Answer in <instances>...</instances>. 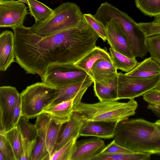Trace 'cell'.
<instances>
[{
  "mask_svg": "<svg viewBox=\"0 0 160 160\" xmlns=\"http://www.w3.org/2000/svg\"><path fill=\"white\" fill-rule=\"evenodd\" d=\"M12 28L16 62L26 73L39 76L55 65L75 64L96 47L99 37L86 21L44 37L23 25Z\"/></svg>",
  "mask_w": 160,
  "mask_h": 160,
  "instance_id": "1",
  "label": "cell"
},
{
  "mask_svg": "<svg viewBox=\"0 0 160 160\" xmlns=\"http://www.w3.org/2000/svg\"><path fill=\"white\" fill-rule=\"evenodd\" d=\"M113 139L132 152L160 155V132L154 123L140 118L118 123Z\"/></svg>",
  "mask_w": 160,
  "mask_h": 160,
  "instance_id": "2",
  "label": "cell"
},
{
  "mask_svg": "<svg viewBox=\"0 0 160 160\" xmlns=\"http://www.w3.org/2000/svg\"><path fill=\"white\" fill-rule=\"evenodd\" d=\"M138 107L137 102L133 99L126 102L99 101L94 103H87L81 102L73 105L72 111L82 116L85 120L118 123L134 115Z\"/></svg>",
  "mask_w": 160,
  "mask_h": 160,
  "instance_id": "3",
  "label": "cell"
},
{
  "mask_svg": "<svg viewBox=\"0 0 160 160\" xmlns=\"http://www.w3.org/2000/svg\"><path fill=\"white\" fill-rule=\"evenodd\" d=\"M98 17L102 22L111 18L118 22L135 58H143L146 55L148 52L146 46L147 37L139 23L126 13L106 2L100 8Z\"/></svg>",
  "mask_w": 160,
  "mask_h": 160,
  "instance_id": "4",
  "label": "cell"
},
{
  "mask_svg": "<svg viewBox=\"0 0 160 160\" xmlns=\"http://www.w3.org/2000/svg\"><path fill=\"white\" fill-rule=\"evenodd\" d=\"M85 21L79 6L68 2L53 9L52 13L45 20L35 22L30 28L36 34L44 37L76 27Z\"/></svg>",
  "mask_w": 160,
  "mask_h": 160,
  "instance_id": "5",
  "label": "cell"
},
{
  "mask_svg": "<svg viewBox=\"0 0 160 160\" xmlns=\"http://www.w3.org/2000/svg\"><path fill=\"white\" fill-rule=\"evenodd\" d=\"M56 93V88L42 82L27 86L20 93L22 116L29 119L43 113Z\"/></svg>",
  "mask_w": 160,
  "mask_h": 160,
  "instance_id": "6",
  "label": "cell"
},
{
  "mask_svg": "<svg viewBox=\"0 0 160 160\" xmlns=\"http://www.w3.org/2000/svg\"><path fill=\"white\" fill-rule=\"evenodd\" d=\"M89 76L74 64H62L49 67L40 76L42 82L58 88L84 80Z\"/></svg>",
  "mask_w": 160,
  "mask_h": 160,
  "instance_id": "7",
  "label": "cell"
},
{
  "mask_svg": "<svg viewBox=\"0 0 160 160\" xmlns=\"http://www.w3.org/2000/svg\"><path fill=\"white\" fill-rule=\"evenodd\" d=\"M118 100L133 99L153 89L160 82V74L148 78H138L118 73Z\"/></svg>",
  "mask_w": 160,
  "mask_h": 160,
  "instance_id": "8",
  "label": "cell"
},
{
  "mask_svg": "<svg viewBox=\"0 0 160 160\" xmlns=\"http://www.w3.org/2000/svg\"><path fill=\"white\" fill-rule=\"evenodd\" d=\"M28 14L22 2L14 0H0V27L12 28L22 26Z\"/></svg>",
  "mask_w": 160,
  "mask_h": 160,
  "instance_id": "9",
  "label": "cell"
},
{
  "mask_svg": "<svg viewBox=\"0 0 160 160\" xmlns=\"http://www.w3.org/2000/svg\"><path fill=\"white\" fill-rule=\"evenodd\" d=\"M106 29L108 43L116 51L134 58L128 39L118 22L111 18L103 23Z\"/></svg>",
  "mask_w": 160,
  "mask_h": 160,
  "instance_id": "10",
  "label": "cell"
},
{
  "mask_svg": "<svg viewBox=\"0 0 160 160\" xmlns=\"http://www.w3.org/2000/svg\"><path fill=\"white\" fill-rule=\"evenodd\" d=\"M20 97V93L15 87H0V122L6 132L11 129L13 111Z\"/></svg>",
  "mask_w": 160,
  "mask_h": 160,
  "instance_id": "11",
  "label": "cell"
},
{
  "mask_svg": "<svg viewBox=\"0 0 160 160\" xmlns=\"http://www.w3.org/2000/svg\"><path fill=\"white\" fill-rule=\"evenodd\" d=\"M93 82L92 79L89 76L84 80L57 88L55 97L48 108L73 99V105L81 102L83 95Z\"/></svg>",
  "mask_w": 160,
  "mask_h": 160,
  "instance_id": "12",
  "label": "cell"
},
{
  "mask_svg": "<svg viewBox=\"0 0 160 160\" xmlns=\"http://www.w3.org/2000/svg\"><path fill=\"white\" fill-rule=\"evenodd\" d=\"M105 147L104 141L97 137L77 140L71 160H93Z\"/></svg>",
  "mask_w": 160,
  "mask_h": 160,
  "instance_id": "13",
  "label": "cell"
},
{
  "mask_svg": "<svg viewBox=\"0 0 160 160\" xmlns=\"http://www.w3.org/2000/svg\"><path fill=\"white\" fill-rule=\"evenodd\" d=\"M86 121L82 116L73 112L70 119L62 125L52 154L71 139L79 138L80 136L81 129Z\"/></svg>",
  "mask_w": 160,
  "mask_h": 160,
  "instance_id": "14",
  "label": "cell"
},
{
  "mask_svg": "<svg viewBox=\"0 0 160 160\" xmlns=\"http://www.w3.org/2000/svg\"><path fill=\"white\" fill-rule=\"evenodd\" d=\"M118 123L113 122L86 120L81 129L80 135L105 139L112 138L115 135Z\"/></svg>",
  "mask_w": 160,
  "mask_h": 160,
  "instance_id": "15",
  "label": "cell"
},
{
  "mask_svg": "<svg viewBox=\"0 0 160 160\" xmlns=\"http://www.w3.org/2000/svg\"><path fill=\"white\" fill-rule=\"evenodd\" d=\"M15 58L14 33L5 30L0 35V70L5 71L14 61Z\"/></svg>",
  "mask_w": 160,
  "mask_h": 160,
  "instance_id": "16",
  "label": "cell"
},
{
  "mask_svg": "<svg viewBox=\"0 0 160 160\" xmlns=\"http://www.w3.org/2000/svg\"><path fill=\"white\" fill-rule=\"evenodd\" d=\"M95 95L99 101H118V75L105 81L93 82Z\"/></svg>",
  "mask_w": 160,
  "mask_h": 160,
  "instance_id": "17",
  "label": "cell"
},
{
  "mask_svg": "<svg viewBox=\"0 0 160 160\" xmlns=\"http://www.w3.org/2000/svg\"><path fill=\"white\" fill-rule=\"evenodd\" d=\"M117 70L112 61L99 59L92 67L90 77L93 82L105 81L117 76Z\"/></svg>",
  "mask_w": 160,
  "mask_h": 160,
  "instance_id": "18",
  "label": "cell"
},
{
  "mask_svg": "<svg viewBox=\"0 0 160 160\" xmlns=\"http://www.w3.org/2000/svg\"><path fill=\"white\" fill-rule=\"evenodd\" d=\"M73 99L64 101L47 109L43 113H47L58 124H63L68 121L72 113Z\"/></svg>",
  "mask_w": 160,
  "mask_h": 160,
  "instance_id": "19",
  "label": "cell"
},
{
  "mask_svg": "<svg viewBox=\"0 0 160 160\" xmlns=\"http://www.w3.org/2000/svg\"><path fill=\"white\" fill-rule=\"evenodd\" d=\"M126 75L138 78H145L160 74V64L150 57L140 62Z\"/></svg>",
  "mask_w": 160,
  "mask_h": 160,
  "instance_id": "20",
  "label": "cell"
},
{
  "mask_svg": "<svg viewBox=\"0 0 160 160\" xmlns=\"http://www.w3.org/2000/svg\"><path fill=\"white\" fill-rule=\"evenodd\" d=\"M101 59L112 61L110 54L106 50L96 46L74 65L84 70L90 76V70L92 65L98 60Z\"/></svg>",
  "mask_w": 160,
  "mask_h": 160,
  "instance_id": "21",
  "label": "cell"
},
{
  "mask_svg": "<svg viewBox=\"0 0 160 160\" xmlns=\"http://www.w3.org/2000/svg\"><path fill=\"white\" fill-rule=\"evenodd\" d=\"M110 54L112 61L117 69L128 72L137 65L136 58H131L121 54L110 47Z\"/></svg>",
  "mask_w": 160,
  "mask_h": 160,
  "instance_id": "22",
  "label": "cell"
},
{
  "mask_svg": "<svg viewBox=\"0 0 160 160\" xmlns=\"http://www.w3.org/2000/svg\"><path fill=\"white\" fill-rule=\"evenodd\" d=\"M31 14L35 19V22L45 20L52 13L53 10L37 0H28Z\"/></svg>",
  "mask_w": 160,
  "mask_h": 160,
  "instance_id": "23",
  "label": "cell"
},
{
  "mask_svg": "<svg viewBox=\"0 0 160 160\" xmlns=\"http://www.w3.org/2000/svg\"><path fill=\"white\" fill-rule=\"evenodd\" d=\"M28 120L22 116L17 127L20 132L22 140L31 142L37 140L38 132L35 125L30 122Z\"/></svg>",
  "mask_w": 160,
  "mask_h": 160,
  "instance_id": "24",
  "label": "cell"
},
{
  "mask_svg": "<svg viewBox=\"0 0 160 160\" xmlns=\"http://www.w3.org/2000/svg\"><path fill=\"white\" fill-rule=\"evenodd\" d=\"M151 155L140 152H133L113 154H100L93 160H149Z\"/></svg>",
  "mask_w": 160,
  "mask_h": 160,
  "instance_id": "25",
  "label": "cell"
},
{
  "mask_svg": "<svg viewBox=\"0 0 160 160\" xmlns=\"http://www.w3.org/2000/svg\"><path fill=\"white\" fill-rule=\"evenodd\" d=\"M62 125L56 123L51 118L50 121L46 138V146L50 160Z\"/></svg>",
  "mask_w": 160,
  "mask_h": 160,
  "instance_id": "26",
  "label": "cell"
},
{
  "mask_svg": "<svg viewBox=\"0 0 160 160\" xmlns=\"http://www.w3.org/2000/svg\"><path fill=\"white\" fill-rule=\"evenodd\" d=\"M14 154L15 160H19L22 152V139L19 131L17 127L7 131L5 134Z\"/></svg>",
  "mask_w": 160,
  "mask_h": 160,
  "instance_id": "27",
  "label": "cell"
},
{
  "mask_svg": "<svg viewBox=\"0 0 160 160\" xmlns=\"http://www.w3.org/2000/svg\"><path fill=\"white\" fill-rule=\"evenodd\" d=\"M136 5L144 15L151 17L160 15V0H134Z\"/></svg>",
  "mask_w": 160,
  "mask_h": 160,
  "instance_id": "28",
  "label": "cell"
},
{
  "mask_svg": "<svg viewBox=\"0 0 160 160\" xmlns=\"http://www.w3.org/2000/svg\"><path fill=\"white\" fill-rule=\"evenodd\" d=\"M77 138H73L68 141L51 156L50 160H71Z\"/></svg>",
  "mask_w": 160,
  "mask_h": 160,
  "instance_id": "29",
  "label": "cell"
},
{
  "mask_svg": "<svg viewBox=\"0 0 160 160\" xmlns=\"http://www.w3.org/2000/svg\"><path fill=\"white\" fill-rule=\"evenodd\" d=\"M146 46L151 57L160 64V33L147 37Z\"/></svg>",
  "mask_w": 160,
  "mask_h": 160,
  "instance_id": "30",
  "label": "cell"
},
{
  "mask_svg": "<svg viewBox=\"0 0 160 160\" xmlns=\"http://www.w3.org/2000/svg\"><path fill=\"white\" fill-rule=\"evenodd\" d=\"M84 17L92 29L103 41L107 40V34L105 26L90 13L83 14Z\"/></svg>",
  "mask_w": 160,
  "mask_h": 160,
  "instance_id": "31",
  "label": "cell"
},
{
  "mask_svg": "<svg viewBox=\"0 0 160 160\" xmlns=\"http://www.w3.org/2000/svg\"><path fill=\"white\" fill-rule=\"evenodd\" d=\"M132 152L131 150L118 144L113 140L105 146L100 154H113Z\"/></svg>",
  "mask_w": 160,
  "mask_h": 160,
  "instance_id": "32",
  "label": "cell"
},
{
  "mask_svg": "<svg viewBox=\"0 0 160 160\" xmlns=\"http://www.w3.org/2000/svg\"><path fill=\"white\" fill-rule=\"evenodd\" d=\"M22 155L19 160H32L33 150L36 145L37 140L31 142L22 140Z\"/></svg>",
  "mask_w": 160,
  "mask_h": 160,
  "instance_id": "33",
  "label": "cell"
},
{
  "mask_svg": "<svg viewBox=\"0 0 160 160\" xmlns=\"http://www.w3.org/2000/svg\"><path fill=\"white\" fill-rule=\"evenodd\" d=\"M0 151L4 153L7 160H15L12 149L5 134H0Z\"/></svg>",
  "mask_w": 160,
  "mask_h": 160,
  "instance_id": "34",
  "label": "cell"
},
{
  "mask_svg": "<svg viewBox=\"0 0 160 160\" xmlns=\"http://www.w3.org/2000/svg\"><path fill=\"white\" fill-rule=\"evenodd\" d=\"M143 99L148 104L160 107V91L152 89L143 94Z\"/></svg>",
  "mask_w": 160,
  "mask_h": 160,
  "instance_id": "35",
  "label": "cell"
},
{
  "mask_svg": "<svg viewBox=\"0 0 160 160\" xmlns=\"http://www.w3.org/2000/svg\"><path fill=\"white\" fill-rule=\"evenodd\" d=\"M21 116V108L20 97L17 102L13 111L11 129L17 126Z\"/></svg>",
  "mask_w": 160,
  "mask_h": 160,
  "instance_id": "36",
  "label": "cell"
},
{
  "mask_svg": "<svg viewBox=\"0 0 160 160\" xmlns=\"http://www.w3.org/2000/svg\"><path fill=\"white\" fill-rule=\"evenodd\" d=\"M147 108L151 110L157 116L160 118V107L148 104Z\"/></svg>",
  "mask_w": 160,
  "mask_h": 160,
  "instance_id": "37",
  "label": "cell"
},
{
  "mask_svg": "<svg viewBox=\"0 0 160 160\" xmlns=\"http://www.w3.org/2000/svg\"><path fill=\"white\" fill-rule=\"evenodd\" d=\"M154 124L158 130L160 132V119L157 120Z\"/></svg>",
  "mask_w": 160,
  "mask_h": 160,
  "instance_id": "38",
  "label": "cell"
},
{
  "mask_svg": "<svg viewBox=\"0 0 160 160\" xmlns=\"http://www.w3.org/2000/svg\"><path fill=\"white\" fill-rule=\"evenodd\" d=\"M0 160H7L4 153L0 151Z\"/></svg>",
  "mask_w": 160,
  "mask_h": 160,
  "instance_id": "39",
  "label": "cell"
},
{
  "mask_svg": "<svg viewBox=\"0 0 160 160\" xmlns=\"http://www.w3.org/2000/svg\"><path fill=\"white\" fill-rule=\"evenodd\" d=\"M153 89L160 91V82L157 84Z\"/></svg>",
  "mask_w": 160,
  "mask_h": 160,
  "instance_id": "40",
  "label": "cell"
},
{
  "mask_svg": "<svg viewBox=\"0 0 160 160\" xmlns=\"http://www.w3.org/2000/svg\"><path fill=\"white\" fill-rule=\"evenodd\" d=\"M17 1L25 3L28 5V0H17Z\"/></svg>",
  "mask_w": 160,
  "mask_h": 160,
  "instance_id": "41",
  "label": "cell"
}]
</instances>
